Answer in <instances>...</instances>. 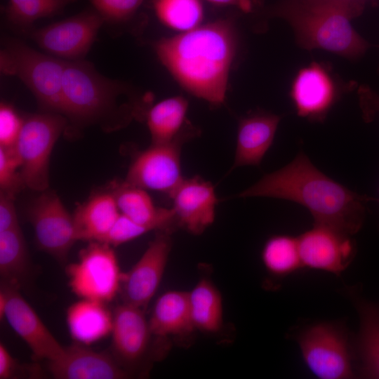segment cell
<instances>
[{
  "label": "cell",
  "mask_w": 379,
  "mask_h": 379,
  "mask_svg": "<svg viewBox=\"0 0 379 379\" xmlns=\"http://www.w3.org/2000/svg\"><path fill=\"white\" fill-rule=\"evenodd\" d=\"M237 197H272L298 203L309 211L314 224L352 236L363 227L367 204L375 200L328 177L303 152H299L285 166L265 175Z\"/></svg>",
  "instance_id": "6da1fadb"
},
{
  "label": "cell",
  "mask_w": 379,
  "mask_h": 379,
  "mask_svg": "<svg viewBox=\"0 0 379 379\" xmlns=\"http://www.w3.org/2000/svg\"><path fill=\"white\" fill-rule=\"evenodd\" d=\"M237 50L232 24L220 20L155 44L163 65L187 91L217 106L225 100Z\"/></svg>",
  "instance_id": "7a4b0ae2"
},
{
  "label": "cell",
  "mask_w": 379,
  "mask_h": 379,
  "mask_svg": "<svg viewBox=\"0 0 379 379\" xmlns=\"http://www.w3.org/2000/svg\"><path fill=\"white\" fill-rule=\"evenodd\" d=\"M130 88L100 74L83 59L66 60L62 79V114L72 126L97 124L113 131L138 112Z\"/></svg>",
  "instance_id": "3957f363"
},
{
  "label": "cell",
  "mask_w": 379,
  "mask_h": 379,
  "mask_svg": "<svg viewBox=\"0 0 379 379\" xmlns=\"http://www.w3.org/2000/svg\"><path fill=\"white\" fill-rule=\"evenodd\" d=\"M364 7L344 0H290L277 8V14L290 24L302 48L356 60L370 46L351 24Z\"/></svg>",
  "instance_id": "277c9868"
},
{
  "label": "cell",
  "mask_w": 379,
  "mask_h": 379,
  "mask_svg": "<svg viewBox=\"0 0 379 379\" xmlns=\"http://www.w3.org/2000/svg\"><path fill=\"white\" fill-rule=\"evenodd\" d=\"M290 337L304 364L319 379L357 378L354 335L342 321H314L296 327Z\"/></svg>",
  "instance_id": "5b68a950"
},
{
  "label": "cell",
  "mask_w": 379,
  "mask_h": 379,
  "mask_svg": "<svg viewBox=\"0 0 379 379\" xmlns=\"http://www.w3.org/2000/svg\"><path fill=\"white\" fill-rule=\"evenodd\" d=\"M65 62L39 52L16 39H6L0 54L4 74L18 77L44 112L61 114Z\"/></svg>",
  "instance_id": "8992f818"
},
{
  "label": "cell",
  "mask_w": 379,
  "mask_h": 379,
  "mask_svg": "<svg viewBox=\"0 0 379 379\" xmlns=\"http://www.w3.org/2000/svg\"><path fill=\"white\" fill-rule=\"evenodd\" d=\"M67 126L66 117L58 113L44 112L24 119L15 148L25 186L36 192L48 190L51 154Z\"/></svg>",
  "instance_id": "52a82bcc"
},
{
  "label": "cell",
  "mask_w": 379,
  "mask_h": 379,
  "mask_svg": "<svg viewBox=\"0 0 379 379\" xmlns=\"http://www.w3.org/2000/svg\"><path fill=\"white\" fill-rule=\"evenodd\" d=\"M72 292L82 299L106 302L119 291L122 274L111 246L91 241L77 262L66 268Z\"/></svg>",
  "instance_id": "ba28073f"
},
{
  "label": "cell",
  "mask_w": 379,
  "mask_h": 379,
  "mask_svg": "<svg viewBox=\"0 0 379 379\" xmlns=\"http://www.w3.org/2000/svg\"><path fill=\"white\" fill-rule=\"evenodd\" d=\"M195 136L187 135L171 142L152 144L139 152L129 166L125 181L169 196L184 178L180 164L182 147Z\"/></svg>",
  "instance_id": "9c48e42d"
},
{
  "label": "cell",
  "mask_w": 379,
  "mask_h": 379,
  "mask_svg": "<svg viewBox=\"0 0 379 379\" xmlns=\"http://www.w3.org/2000/svg\"><path fill=\"white\" fill-rule=\"evenodd\" d=\"M27 215L38 247L58 261L65 262L77 239L73 215L58 194L48 190L42 192L32 204Z\"/></svg>",
  "instance_id": "30bf717a"
},
{
  "label": "cell",
  "mask_w": 379,
  "mask_h": 379,
  "mask_svg": "<svg viewBox=\"0 0 379 379\" xmlns=\"http://www.w3.org/2000/svg\"><path fill=\"white\" fill-rule=\"evenodd\" d=\"M341 94V84L330 66L315 61L297 72L289 92L298 116L313 122L324 121Z\"/></svg>",
  "instance_id": "8fae6325"
},
{
  "label": "cell",
  "mask_w": 379,
  "mask_h": 379,
  "mask_svg": "<svg viewBox=\"0 0 379 379\" xmlns=\"http://www.w3.org/2000/svg\"><path fill=\"white\" fill-rule=\"evenodd\" d=\"M104 23L92 10L28 31L31 39L47 53L65 60H76L88 53Z\"/></svg>",
  "instance_id": "7c38bea8"
},
{
  "label": "cell",
  "mask_w": 379,
  "mask_h": 379,
  "mask_svg": "<svg viewBox=\"0 0 379 379\" xmlns=\"http://www.w3.org/2000/svg\"><path fill=\"white\" fill-rule=\"evenodd\" d=\"M18 287L2 283L0 317L27 344L36 358L54 361L60 358L63 347L37 314L23 298Z\"/></svg>",
  "instance_id": "4fadbf2b"
},
{
  "label": "cell",
  "mask_w": 379,
  "mask_h": 379,
  "mask_svg": "<svg viewBox=\"0 0 379 379\" xmlns=\"http://www.w3.org/2000/svg\"><path fill=\"white\" fill-rule=\"evenodd\" d=\"M303 268L340 276L352 262L357 245L352 235L314 224L298 237Z\"/></svg>",
  "instance_id": "5bb4252c"
},
{
  "label": "cell",
  "mask_w": 379,
  "mask_h": 379,
  "mask_svg": "<svg viewBox=\"0 0 379 379\" xmlns=\"http://www.w3.org/2000/svg\"><path fill=\"white\" fill-rule=\"evenodd\" d=\"M171 234L158 231L138 262L123 273L119 292L124 303L143 308L153 298L171 251Z\"/></svg>",
  "instance_id": "9a60e30c"
},
{
  "label": "cell",
  "mask_w": 379,
  "mask_h": 379,
  "mask_svg": "<svg viewBox=\"0 0 379 379\" xmlns=\"http://www.w3.org/2000/svg\"><path fill=\"white\" fill-rule=\"evenodd\" d=\"M343 293L359 317L353 339L357 378L379 379V305L364 298L359 286H345Z\"/></svg>",
  "instance_id": "2e32d148"
},
{
  "label": "cell",
  "mask_w": 379,
  "mask_h": 379,
  "mask_svg": "<svg viewBox=\"0 0 379 379\" xmlns=\"http://www.w3.org/2000/svg\"><path fill=\"white\" fill-rule=\"evenodd\" d=\"M179 227L199 235L214 222L218 199L212 184L199 176L183 178L169 195Z\"/></svg>",
  "instance_id": "e0dca14e"
},
{
  "label": "cell",
  "mask_w": 379,
  "mask_h": 379,
  "mask_svg": "<svg viewBox=\"0 0 379 379\" xmlns=\"http://www.w3.org/2000/svg\"><path fill=\"white\" fill-rule=\"evenodd\" d=\"M112 349L121 366H133L145 357L151 333L142 308L122 302L114 310Z\"/></svg>",
  "instance_id": "ac0fdd59"
},
{
  "label": "cell",
  "mask_w": 379,
  "mask_h": 379,
  "mask_svg": "<svg viewBox=\"0 0 379 379\" xmlns=\"http://www.w3.org/2000/svg\"><path fill=\"white\" fill-rule=\"evenodd\" d=\"M48 370L58 379H120L129 375L114 357L80 343L65 347L60 358L48 361Z\"/></svg>",
  "instance_id": "d6986e66"
},
{
  "label": "cell",
  "mask_w": 379,
  "mask_h": 379,
  "mask_svg": "<svg viewBox=\"0 0 379 379\" xmlns=\"http://www.w3.org/2000/svg\"><path fill=\"white\" fill-rule=\"evenodd\" d=\"M281 116L258 111L240 119L232 168L259 166L271 147Z\"/></svg>",
  "instance_id": "ffe728a7"
},
{
  "label": "cell",
  "mask_w": 379,
  "mask_h": 379,
  "mask_svg": "<svg viewBox=\"0 0 379 379\" xmlns=\"http://www.w3.org/2000/svg\"><path fill=\"white\" fill-rule=\"evenodd\" d=\"M121 214L152 230L171 233L179 226L172 208L157 207L145 190L126 181L112 192Z\"/></svg>",
  "instance_id": "44dd1931"
},
{
  "label": "cell",
  "mask_w": 379,
  "mask_h": 379,
  "mask_svg": "<svg viewBox=\"0 0 379 379\" xmlns=\"http://www.w3.org/2000/svg\"><path fill=\"white\" fill-rule=\"evenodd\" d=\"M148 322L152 334L160 338L186 335L195 331L188 291H169L160 295Z\"/></svg>",
  "instance_id": "7402d4cb"
},
{
  "label": "cell",
  "mask_w": 379,
  "mask_h": 379,
  "mask_svg": "<svg viewBox=\"0 0 379 379\" xmlns=\"http://www.w3.org/2000/svg\"><path fill=\"white\" fill-rule=\"evenodd\" d=\"M187 100L182 96L169 98L149 109L147 124L152 144L173 142L187 135H196L197 131L187 121Z\"/></svg>",
  "instance_id": "603a6c76"
},
{
  "label": "cell",
  "mask_w": 379,
  "mask_h": 379,
  "mask_svg": "<svg viewBox=\"0 0 379 379\" xmlns=\"http://www.w3.org/2000/svg\"><path fill=\"white\" fill-rule=\"evenodd\" d=\"M120 215L112 193H99L79 206L73 220L77 241H101Z\"/></svg>",
  "instance_id": "cb8c5ba5"
},
{
  "label": "cell",
  "mask_w": 379,
  "mask_h": 379,
  "mask_svg": "<svg viewBox=\"0 0 379 379\" xmlns=\"http://www.w3.org/2000/svg\"><path fill=\"white\" fill-rule=\"evenodd\" d=\"M105 302L82 299L72 305L67 312V323L72 338L85 345L108 335L112 329L113 314Z\"/></svg>",
  "instance_id": "d4e9b609"
},
{
  "label": "cell",
  "mask_w": 379,
  "mask_h": 379,
  "mask_svg": "<svg viewBox=\"0 0 379 379\" xmlns=\"http://www.w3.org/2000/svg\"><path fill=\"white\" fill-rule=\"evenodd\" d=\"M194 327L205 333H215L223 326V304L220 291L206 278L201 279L188 291Z\"/></svg>",
  "instance_id": "484cf974"
},
{
  "label": "cell",
  "mask_w": 379,
  "mask_h": 379,
  "mask_svg": "<svg viewBox=\"0 0 379 379\" xmlns=\"http://www.w3.org/2000/svg\"><path fill=\"white\" fill-rule=\"evenodd\" d=\"M30 260L20 227L0 232L2 283L19 288L28 277Z\"/></svg>",
  "instance_id": "4316f807"
},
{
  "label": "cell",
  "mask_w": 379,
  "mask_h": 379,
  "mask_svg": "<svg viewBox=\"0 0 379 379\" xmlns=\"http://www.w3.org/2000/svg\"><path fill=\"white\" fill-rule=\"evenodd\" d=\"M261 260L267 273L279 279L302 269L298 237L271 236L263 245Z\"/></svg>",
  "instance_id": "83f0119b"
},
{
  "label": "cell",
  "mask_w": 379,
  "mask_h": 379,
  "mask_svg": "<svg viewBox=\"0 0 379 379\" xmlns=\"http://www.w3.org/2000/svg\"><path fill=\"white\" fill-rule=\"evenodd\" d=\"M78 0H8L4 14L10 23L23 31L44 18L60 13Z\"/></svg>",
  "instance_id": "f1b7e54d"
},
{
  "label": "cell",
  "mask_w": 379,
  "mask_h": 379,
  "mask_svg": "<svg viewBox=\"0 0 379 379\" xmlns=\"http://www.w3.org/2000/svg\"><path fill=\"white\" fill-rule=\"evenodd\" d=\"M154 8L164 25L183 32L199 26L204 15L199 0H154Z\"/></svg>",
  "instance_id": "f546056e"
},
{
  "label": "cell",
  "mask_w": 379,
  "mask_h": 379,
  "mask_svg": "<svg viewBox=\"0 0 379 379\" xmlns=\"http://www.w3.org/2000/svg\"><path fill=\"white\" fill-rule=\"evenodd\" d=\"M19 168L21 162L15 148L0 147L1 192L14 197L25 186Z\"/></svg>",
  "instance_id": "4dcf8cb0"
},
{
  "label": "cell",
  "mask_w": 379,
  "mask_h": 379,
  "mask_svg": "<svg viewBox=\"0 0 379 379\" xmlns=\"http://www.w3.org/2000/svg\"><path fill=\"white\" fill-rule=\"evenodd\" d=\"M105 22L119 23L130 19L143 0H88Z\"/></svg>",
  "instance_id": "1f68e13d"
},
{
  "label": "cell",
  "mask_w": 379,
  "mask_h": 379,
  "mask_svg": "<svg viewBox=\"0 0 379 379\" xmlns=\"http://www.w3.org/2000/svg\"><path fill=\"white\" fill-rule=\"evenodd\" d=\"M152 230L143 225L137 223L120 213L116 222L101 241L110 246H119L131 241Z\"/></svg>",
  "instance_id": "d6a6232c"
},
{
  "label": "cell",
  "mask_w": 379,
  "mask_h": 379,
  "mask_svg": "<svg viewBox=\"0 0 379 379\" xmlns=\"http://www.w3.org/2000/svg\"><path fill=\"white\" fill-rule=\"evenodd\" d=\"M24 119L13 106L1 102L0 105V147L14 148L22 127Z\"/></svg>",
  "instance_id": "836d02e7"
},
{
  "label": "cell",
  "mask_w": 379,
  "mask_h": 379,
  "mask_svg": "<svg viewBox=\"0 0 379 379\" xmlns=\"http://www.w3.org/2000/svg\"><path fill=\"white\" fill-rule=\"evenodd\" d=\"M358 95L363 119L370 122L379 114V94L364 86L359 87Z\"/></svg>",
  "instance_id": "e575fe53"
},
{
  "label": "cell",
  "mask_w": 379,
  "mask_h": 379,
  "mask_svg": "<svg viewBox=\"0 0 379 379\" xmlns=\"http://www.w3.org/2000/svg\"><path fill=\"white\" fill-rule=\"evenodd\" d=\"M20 227L14 197L1 192L0 193V232Z\"/></svg>",
  "instance_id": "d590c367"
},
{
  "label": "cell",
  "mask_w": 379,
  "mask_h": 379,
  "mask_svg": "<svg viewBox=\"0 0 379 379\" xmlns=\"http://www.w3.org/2000/svg\"><path fill=\"white\" fill-rule=\"evenodd\" d=\"M19 364L12 357L3 343H0V378L10 379L15 378Z\"/></svg>",
  "instance_id": "8d00e7d4"
},
{
  "label": "cell",
  "mask_w": 379,
  "mask_h": 379,
  "mask_svg": "<svg viewBox=\"0 0 379 379\" xmlns=\"http://www.w3.org/2000/svg\"><path fill=\"white\" fill-rule=\"evenodd\" d=\"M211 3L220 4V5H227V6H234L244 12L248 13L252 10V2L251 0H207Z\"/></svg>",
  "instance_id": "74e56055"
},
{
  "label": "cell",
  "mask_w": 379,
  "mask_h": 379,
  "mask_svg": "<svg viewBox=\"0 0 379 379\" xmlns=\"http://www.w3.org/2000/svg\"><path fill=\"white\" fill-rule=\"evenodd\" d=\"M344 1L361 3V4H364V1H365V0H344Z\"/></svg>",
  "instance_id": "f35d334b"
}]
</instances>
